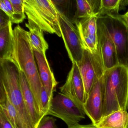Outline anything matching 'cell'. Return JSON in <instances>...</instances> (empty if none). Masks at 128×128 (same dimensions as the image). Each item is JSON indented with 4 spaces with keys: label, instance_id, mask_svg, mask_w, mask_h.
I'll use <instances>...</instances> for the list:
<instances>
[{
    "label": "cell",
    "instance_id": "cell-1",
    "mask_svg": "<svg viewBox=\"0 0 128 128\" xmlns=\"http://www.w3.org/2000/svg\"><path fill=\"white\" fill-rule=\"evenodd\" d=\"M28 31L18 24L13 30V49L11 60L26 77L40 113L42 112L41 94L43 87L35 60Z\"/></svg>",
    "mask_w": 128,
    "mask_h": 128
},
{
    "label": "cell",
    "instance_id": "cell-2",
    "mask_svg": "<svg viewBox=\"0 0 128 128\" xmlns=\"http://www.w3.org/2000/svg\"><path fill=\"white\" fill-rule=\"evenodd\" d=\"M128 109V67L118 65L103 75V117Z\"/></svg>",
    "mask_w": 128,
    "mask_h": 128
},
{
    "label": "cell",
    "instance_id": "cell-3",
    "mask_svg": "<svg viewBox=\"0 0 128 128\" xmlns=\"http://www.w3.org/2000/svg\"><path fill=\"white\" fill-rule=\"evenodd\" d=\"M0 88L14 107L20 128H35L21 90L19 70L11 60H0Z\"/></svg>",
    "mask_w": 128,
    "mask_h": 128
},
{
    "label": "cell",
    "instance_id": "cell-4",
    "mask_svg": "<svg viewBox=\"0 0 128 128\" xmlns=\"http://www.w3.org/2000/svg\"><path fill=\"white\" fill-rule=\"evenodd\" d=\"M24 12L29 24L43 31L62 36L59 20L60 11L51 0H24Z\"/></svg>",
    "mask_w": 128,
    "mask_h": 128
},
{
    "label": "cell",
    "instance_id": "cell-5",
    "mask_svg": "<svg viewBox=\"0 0 128 128\" xmlns=\"http://www.w3.org/2000/svg\"><path fill=\"white\" fill-rule=\"evenodd\" d=\"M99 18L115 45L119 65L128 67V28L121 15H108Z\"/></svg>",
    "mask_w": 128,
    "mask_h": 128
},
{
    "label": "cell",
    "instance_id": "cell-6",
    "mask_svg": "<svg viewBox=\"0 0 128 128\" xmlns=\"http://www.w3.org/2000/svg\"><path fill=\"white\" fill-rule=\"evenodd\" d=\"M77 64L84 82L86 100L92 87L106 70L98 44L94 53L84 49L82 59Z\"/></svg>",
    "mask_w": 128,
    "mask_h": 128
},
{
    "label": "cell",
    "instance_id": "cell-7",
    "mask_svg": "<svg viewBox=\"0 0 128 128\" xmlns=\"http://www.w3.org/2000/svg\"><path fill=\"white\" fill-rule=\"evenodd\" d=\"M84 109L71 98L60 92L53 97L48 115L63 120L68 128L79 124L85 118Z\"/></svg>",
    "mask_w": 128,
    "mask_h": 128
},
{
    "label": "cell",
    "instance_id": "cell-8",
    "mask_svg": "<svg viewBox=\"0 0 128 128\" xmlns=\"http://www.w3.org/2000/svg\"><path fill=\"white\" fill-rule=\"evenodd\" d=\"M59 20L61 37L69 57L72 62L78 63L82 59L84 49L78 30L72 21L60 12Z\"/></svg>",
    "mask_w": 128,
    "mask_h": 128
},
{
    "label": "cell",
    "instance_id": "cell-9",
    "mask_svg": "<svg viewBox=\"0 0 128 128\" xmlns=\"http://www.w3.org/2000/svg\"><path fill=\"white\" fill-rule=\"evenodd\" d=\"M103 75L93 86L83 108L85 114L96 125L103 118Z\"/></svg>",
    "mask_w": 128,
    "mask_h": 128
},
{
    "label": "cell",
    "instance_id": "cell-10",
    "mask_svg": "<svg viewBox=\"0 0 128 128\" xmlns=\"http://www.w3.org/2000/svg\"><path fill=\"white\" fill-rule=\"evenodd\" d=\"M60 89V93L73 100L84 109L86 101L84 85L76 62H72L66 83Z\"/></svg>",
    "mask_w": 128,
    "mask_h": 128
},
{
    "label": "cell",
    "instance_id": "cell-11",
    "mask_svg": "<svg viewBox=\"0 0 128 128\" xmlns=\"http://www.w3.org/2000/svg\"><path fill=\"white\" fill-rule=\"evenodd\" d=\"M97 34L98 44L106 70L119 65L115 45L106 27L99 17L97 22Z\"/></svg>",
    "mask_w": 128,
    "mask_h": 128
},
{
    "label": "cell",
    "instance_id": "cell-12",
    "mask_svg": "<svg viewBox=\"0 0 128 128\" xmlns=\"http://www.w3.org/2000/svg\"><path fill=\"white\" fill-rule=\"evenodd\" d=\"M98 15L87 17L72 22L78 30L84 49L91 53L98 48L97 22Z\"/></svg>",
    "mask_w": 128,
    "mask_h": 128
},
{
    "label": "cell",
    "instance_id": "cell-13",
    "mask_svg": "<svg viewBox=\"0 0 128 128\" xmlns=\"http://www.w3.org/2000/svg\"><path fill=\"white\" fill-rule=\"evenodd\" d=\"M33 50L42 86L47 91L49 97L52 99L53 93L56 92V87L58 82L56 80L54 72L51 69L46 54L34 49Z\"/></svg>",
    "mask_w": 128,
    "mask_h": 128
},
{
    "label": "cell",
    "instance_id": "cell-14",
    "mask_svg": "<svg viewBox=\"0 0 128 128\" xmlns=\"http://www.w3.org/2000/svg\"><path fill=\"white\" fill-rule=\"evenodd\" d=\"M21 90L27 108L30 114L35 128H37L41 120L44 116L40 111L33 94L30 90L26 77L19 70Z\"/></svg>",
    "mask_w": 128,
    "mask_h": 128
},
{
    "label": "cell",
    "instance_id": "cell-15",
    "mask_svg": "<svg viewBox=\"0 0 128 128\" xmlns=\"http://www.w3.org/2000/svg\"><path fill=\"white\" fill-rule=\"evenodd\" d=\"M96 126V128H128V112L120 110L112 112Z\"/></svg>",
    "mask_w": 128,
    "mask_h": 128
},
{
    "label": "cell",
    "instance_id": "cell-16",
    "mask_svg": "<svg viewBox=\"0 0 128 128\" xmlns=\"http://www.w3.org/2000/svg\"><path fill=\"white\" fill-rule=\"evenodd\" d=\"M10 21L8 25L0 29V60H11L13 49V30Z\"/></svg>",
    "mask_w": 128,
    "mask_h": 128
},
{
    "label": "cell",
    "instance_id": "cell-17",
    "mask_svg": "<svg viewBox=\"0 0 128 128\" xmlns=\"http://www.w3.org/2000/svg\"><path fill=\"white\" fill-rule=\"evenodd\" d=\"M100 1L94 0H77L76 11L72 22L96 14L98 15Z\"/></svg>",
    "mask_w": 128,
    "mask_h": 128
},
{
    "label": "cell",
    "instance_id": "cell-18",
    "mask_svg": "<svg viewBox=\"0 0 128 128\" xmlns=\"http://www.w3.org/2000/svg\"><path fill=\"white\" fill-rule=\"evenodd\" d=\"M25 26L29 30L28 34L33 49L46 54L48 45L44 38L43 31L34 24L26 23Z\"/></svg>",
    "mask_w": 128,
    "mask_h": 128
},
{
    "label": "cell",
    "instance_id": "cell-19",
    "mask_svg": "<svg viewBox=\"0 0 128 128\" xmlns=\"http://www.w3.org/2000/svg\"><path fill=\"white\" fill-rule=\"evenodd\" d=\"M128 0H101L98 17L105 15H118L120 10L126 8Z\"/></svg>",
    "mask_w": 128,
    "mask_h": 128
},
{
    "label": "cell",
    "instance_id": "cell-20",
    "mask_svg": "<svg viewBox=\"0 0 128 128\" xmlns=\"http://www.w3.org/2000/svg\"><path fill=\"white\" fill-rule=\"evenodd\" d=\"M0 108L3 110L13 128H20L16 110L6 93L0 88Z\"/></svg>",
    "mask_w": 128,
    "mask_h": 128
},
{
    "label": "cell",
    "instance_id": "cell-21",
    "mask_svg": "<svg viewBox=\"0 0 128 128\" xmlns=\"http://www.w3.org/2000/svg\"><path fill=\"white\" fill-rule=\"evenodd\" d=\"M13 7L14 14L12 22L18 24L24 21L26 18L24 6V0H10Z\"/></svg>",
    "mask_w": 128,
    "mask_h": 128
},
{
    "label": "cell",
    "instance_id": "cell-22",
    "mask_svg": "<svg viewBox=\"0 0 128 128\" xmlns=\"http://www.w3.org/2000/svg\"><path fill=\"white\" fill-rule=\"evenodd\" d=\"M52 100L49 97L47 91L43 87L41 94V102L42 106V112L45 116H47Z\"/></svg>",
    "mask_w": 128,
    "mask_h": 128
},
{
    "label": "cell",
    "instance_id": "cell-23",
    "mask_svg": "<svg viewBox=\"0 0 128 128\" xmlns=\"http://www.w3.org/2000/svg\"><path fill=\"white\" fill-rule=\"evenodd\" d=\"M56 120L53 117L45 116L41 120L37 128H57Z\"/></svg>",
    "mask_w": 128,
    "mask_h": 128
},
{
    "label": "cell",
    "instance_id": "cell-24",
    "mask_svg": "<svg viewBox=\"0 0 128 128\" xmlns=\"http://www.w3.org/2000/svg\"><path fill=\"white\" fill-rule=\"evenodd\" d=\"M0 128H13L3 110L0 108Z\"/></svg>",
    "mask_w": 128,
    "mask_h": 128
},
{
    "label": "cell",
    "instance_id": "cell-25",
    "mask_svg": "<svg viewBox=\"0 0 128 128\" xmlns=\"http://www.w3.org/2000/svg\"><path fill=\"white\" fill-rule=\"evenodd\" d=\"M11 21L10 18L6 14L0 10V29H2L8 25Z\"/></svg>",
    "mask_w": 128,
    "mask_h": 128
},
{
    "label": "cell",
    "instance_id": "cell-26",
    "mask_svg": "<svg viewBox=\"0 0 128 128\" xmlns=\"http://www.w3.org/2000/svg\"><path fill=\"white\" fill-rule=\"evenodd\" d=\"M0 10L5 12L6 15L8 16L9 18H10V20L12 21V17H13V14L7 8L5 3L4 2L3 0H0Z\"/></svg>",
    "mask_w": 128,
    "mask_h": 128
},
{
    "label": "cell",
    "instance_id": "cell-27",
    "mask_svg": "<svg viewBox=\"0 0 128 128\" xmlns=\"http://www.w3.org/2000/svg\"><path fill=\"white\" fill-rule=\"evenodd\" d=\"M68 128H96V125L92 124L88 125H80L77 124Z\"/></svg>",
    "mask_w": 128,
    "mask_h": 128
},
{
    "label": "cell",
    "instance_id": "cell-28",
    "mask_svg": "<svg viewBox=\"0 0 128 128\" xmlns=\"http://www.w3.org/2000/svg\"><path fill=\"white\" fill-rule=\"evenodd\" d=\"M4 2L5 3L6 6H7V8L11 12L12 14H14V11H13V7L12 3L10 2V0H3ZM13 18V17H12Z\"/></svg>",
    "mask_w": 128,
    "mask_h": 128
},
{
    "label": "cell",
    "instance_id": "cell-29",
    "mask_svg": "<svg viewBox=\"0 0 128 128\" xmlns=\"http://www.w3.org/2000/svg\"><path fill=\"white\" fill-rule=\"evenodd\" d=\"M122 18L124 19L128 28V11L123 15H121Z\"/></svg>",
    "mask_w": 128,
    "mask_h": 128
},
{
    "label": "cell",
    "instance_id": "cell-30",
    "mask_svg": "<svg viewBox=\"0 0 128 128\" xmlns=\"http://www.w3.org/2000/svg\"></svg>",
    "mask_w": 128,
    "mask_h": 128
}]
</instances>
